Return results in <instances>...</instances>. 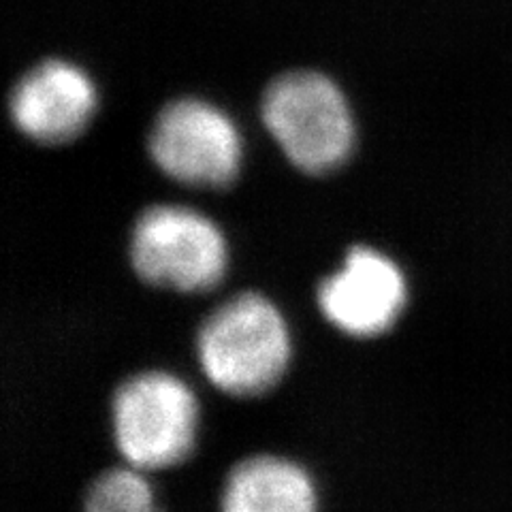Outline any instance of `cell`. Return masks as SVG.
<instances>
[{
  "instance_id": "obj_3",
  "label": "cell",
  "mask_w": 512,
  "mask_h": 512,
  "mask_svg": "<svg viewBox=\"0 0 512 512\" xmlns=\"http://www.w3.org/2000/svg\"><path fill=\"white\" fill-rule=\"evenodd\" d=\"M263 122L291 163L306 173L338 169L352 152L355 124L329 77L297 71L278 77L263 96Z\"/></svg>"
},
{
  "instance_id": "obj_6",
  "label": "cell",
  "mask_w": 512,
  "mask_h": 512,
  "mask_svg": "<svg viewBox=\"0 0 512 512\" xmlns=\"http://www.w3.org/2000/svg\"><path fill=\"white\" fill-rule=\"evenodd\" d=\"M408 301L406 278L389 256L352 248L344 265L318 286V308L333 327L352 338L389 331Z\"/></svg>"
},
{
  "instance_id": "obj_9",
  "label": "cell",
  "mask_w": 512,
  "mask_h": 512,
  "mask_svg": "<svg viewBox=\"0 0 512 512\" xmlns=\"http://www.w3.org/2000/svg\"><path fill=\"white\" fill-rule=\"evenodd\" d=\"M150 512H158V510H150Z\"/></svg>"
},
{
  "instance_id": "obj_2",
  "label": "cell",
  "mask_w": 512,
  "mask_h": 512,
  "mask_svg": "<svg viewBox=\"0 0 512 512\" xmlns=\"http://www.w3.org/2000/svg\"><path fill=\"white\" fill-rule=\"evenodd\" d=\"M111 429L126 466L141 472L173 468L195 448L197 397L169 372L131 376L111 399Z\"/></svg>"
},
{
  "instance_id": "obj_5",
  "label": "cell",
  "mask_w": 512,
  "mask_h": 512,
  "mask_svg": "<svg viewBox=\"0 0 512 512\" xmlns=\"http://www.w3.org/2000/svg\"><path fill=\"white\" fill-rule=\"evenodd\" d=\"M150 154L158 169L188 186H227L242 163V139L218 107L182 99L169 103L154 122Z\"/></svg>"
},
{
  "instance_id": "obj_7",
  "label": "cell",
  "mask_w": 512,
  "mask_h": 512,
  "mask_svg": "<svg viewBox=\"0 0 512 512\" xmlns=\"http://www.w3.org/2000/svg\"><path fill=\"white\" fill-rule=\"evenodd\" d=\"M96 109L90 77L64 60H47L15 86L11 118L20 131L47 146L67 143L88 126Z\"/></svg>"
},
{
  "instance_id": "obj_4",
  "label": "cell",
  "mask_w": 512,
  "mask_h": 512,
  "mask_svg": "<svg viewBox=\"0 0 512 512\" xmlns=\"http://www.w3.org/2000/svg\"><path fill=\"white\" fill-rule=\"evenodd\" d=\"M131 263L152 286L205 293L224 278L227 242L203 214L180 205H154L135 222Z\"/></svg>"
},
{
  "instance_id": "obj_8",
  "label": "cell",
  "mask_w": 512,
  "mask_h": 512,
  "mask_svg": "<svg viewBox=\"0 0 512 512\" xmlns=\"http://www.w3.org/2000/svg\"><path fill=\"white\" fill-rule=\"evenodd\" d=\"M222 512H318L314 480L291 459L248 457L224 480Z\"/></svg>"
},
{
  "instance_id": "obj_1",
  "label": "cell",
  "mask_w": 512,
  "mask_h": 512,
  "mask_svg": "<svg viewBox=\"0 0 512 512\" xmlns=\"http://www.w3.org/2000/svg\"><path fill=\"white\" fill-rule=\"evenodd\" d=\"M197 357L216 389L233 397L271 391L291 361V335L280 310L259 293L224 301L203 320Z\"/></svg>"
}]
</instances>
